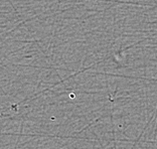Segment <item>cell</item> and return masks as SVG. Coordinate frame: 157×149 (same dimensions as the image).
Here are the masks:
<instances>
[]
</instances>
